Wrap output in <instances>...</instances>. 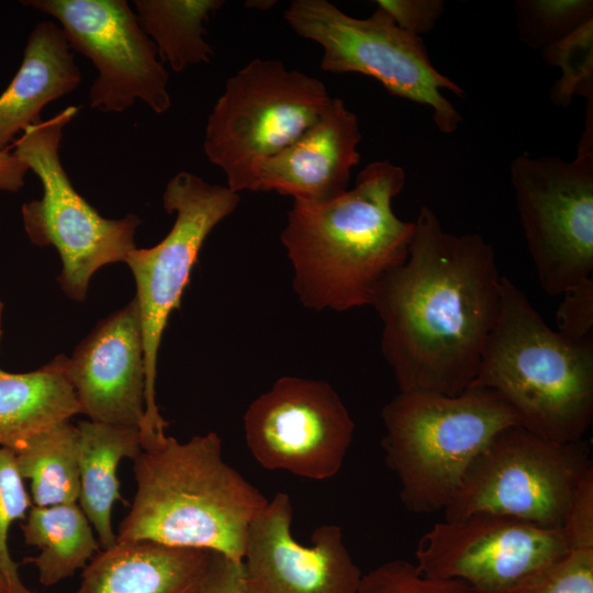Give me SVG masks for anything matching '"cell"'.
Returning a JSON list of instances; mask_svg holds the SVG:
<instances>
[{
	"label": "cell",
	"mask_w": 593,
	"mask_h": 593,
	"mask_svg": "<svg viewBox=\"0 0 593 593\" xmlns=\"http://www.w3.org/2000/svg\"><path fill=\"white\" fill-rule=\"evenodd\" d=\"M403 31L419 36L430 32L445 11L441 0H377Z\"/></svg>",
	"instance_id": "1f68e13d"
},
{
	"label": "cell",
	"mask_w": 593,
	"mask_h": 593,
	"mask_svg": "<svg viewBox=\"0 0 593 593\" xmlns=\"http://www.w3.org/2000/svg\"><path fill=\"white\" fill-rule=\"evenodd\" d=\"M540 51L547 64L562 71L550 92L555 104L568 107L577 94L593 100V20Z\"/></svg>",
	"instance_id": "484cf974"
},
{
	"label": "cell",
	"mask_w": 593,
	"mask_h": 593,
	"mask_svg": "<svg viewBox=\"0 0 593 593\" xmlns=\"http://www.w3.org/2000/svg\"><path fill=\"white\" fill-rule=\"evenodd\" d=\"M405 179L402 167L376 160L333 200L293 201L280 239L302 305L336 312L371 305L381 280L406 260L414 235L415 223L392 210Z\"/></svg>",
	"instance_id": "7a4b0ae2"
},
{
	"label": "cell",
	"mask_w": 593,
	"mask_h": 593,
	"mask_svg": "<svg viewBox=\"0 0 593 593\" xmlns=\"http://www.w3.org/2000/svg\"><path fill=\"white\" fill-rule=\"evenodd\" d=\"M67 107L53 118L25 128L13 153L41 180L43 195L24 203L22 217L30 240L54 246L61 259L58 283L83 301L92 275L102 266L125 261L135 247L141 220L135 214L105 219L80 195L63 167L59 147L64 127L77 114Z\"/></svg>",
	"instance_id": "52a82bcc"
},
{
	"label": "cell",
	"mask_w": 593,
	"mask_h": 593,
	"mask_svg": "<svg viewBox=\"0 0 593 593\" xmlns=\"http://www.w3.org/2000/svg\"><path fill=\"white\" fill-rule=\"evenodd\" d=\"M239 203V193L212 184L189 171H179L167 183L164 209L176 214L166 237L150 248H135L126 257L136 284L145 365L142 446L164 437L168 423L156 404L157 356L169 315L180 306L191 270L213 228Z\"/></svg>",
	"instance_id": "9c48e42d"
},
{
	"label": "cell",
	"mask_w": 593,
	"mask_h": 593,
	"mask_svg": "<svg viewBox=\"0 0 593 593\" xmlns=\"http://www.w3.org/2000/svg\"><path fill=\"white\" fill-rule=\"evenodd\" d=\"M320 79L255 58L231 76L209 114L203 149L234 192H257L265 160L299 138L331 101Z\"/></svg>",
	"instance_id": "8992f818"
},
{
	"label": "cell",
	"mask_w": 593,
	"mask_h": 593,
	"mask_svg": "<svg viewBox=\"0 0 593 593\" xmlns=\"http://www.w3.org/2000/svg\"><path fill=\"white\" fill-rule=\"evenodd\" d=\"M29 167L9 149L0 152V190L15 192L24 184Z\"/></svg>",
	"instance_id": "836d02e7"
},
{
	"label": "cell",
	"mask_w": 593,
	"mask_h": 593,
	"mask_svg": "<svg viewBox=\"0 0 593 593\" xmlns=\"http://www.w3.org/2000/svg\"><path fill=\"white\" fill-rule=\"evenodd\" d=\"M354 430L329 383L292 376L278 379L244 415L246 445L261 467L318 481L338 473Z\"/></svg>",
	"instance_id": "4fadbf2b"
},
{
	"label": "cell",
	"mask_w": 593,
	"mask_h": 593,
	"mask_svg": "<svg viewBox=\"0 0 593 593\" xmlns=\"http://www.w3.org/2000/svg\"><path fill=\"white\" fill-rule=\"evenodd\" d=\"M501 306L471 387L497 392L518 424L549 440H582L593 419V337L552 329L501 276Z\"/></svg>",
	"instance_id": "277c9868"
},
{
	"label": "cell",
	"mask_w": 593,
	"mask_h": 593,
	"mask_svg": "<svg viewBox=\"0 0 593 593\" xmlns=\"http://www.w3.org/2000/svg\"><path fill=\"white\" fill-rule=\"evenodd\" d=\"M569 550L562 528L480 513L436 523L419 538L415 564L425 575L461 580L477 593H511Z\"/></svg>",
	"instance_id": "5bb4252c"
},
{
	"label": "cell",
	"mask_w": 593,
	"mask_h": 593,
	"mask_svg": "<svg viewBox=\"0 0 593 593\" xmlns=\"http://www.w3.org/2000/svg\"><path fill=\"white\" fill-rule=\"evenodd\" d=\"M212 551L149 540L99 550L72 593H199Z\"/></svg>",
	"instance_id": "ac0fdd59"
},
{
	"label": "cell",
	"mask_w": 593,
	"mask_h": 593,
	"mask_svg": "<svg viewBox=\"0 0 593 593\" xmlns=\"http://www.w3.org/2000/svg\"><path fill=\"white\" fill-rule=\"evenodd\" d=\"M68 358L59 355L42 368L10 373L0 369V446L22 443L80 413L67 377Z\"/></svg>",
	"instance_id": "ffe728a7"
},
{
	"label": "cell",
	"mask_w": 593,
	"mask_h": 593,
	"mask_svg": "<svg viewBox=\"0 0 593 593\" xmlns=\"http://www.w3.org/2000/svg\"><path fill=\"white\" fill-rule=\"evenodd\" d=\"M80 81L81 72L61 27L52 21L36 24L21 67L0 94V152L9 149L16 134L43 121L45 105L70 93Z\"/></svg>",
	"instance_id": "d6986e66"
},
{
	"label": "cell",
	"mask_w": 593,
	"mask_h": 593,
	"mask_svg": "<svg viewBox=\"0 0 593 593\" xmlns=\"http://www.w3.org/2000/svg\"><path fill=\"white\" fill-rule=\"evenodd\" d=\"M133 461L136 492L116 542L149 540L243 563L249 527L269 500L223 460L216 433L186 443L165 436Z\"/></svg>",
	"instance_id": "3957f363"
},
{
	"label": "cell",
	"mask_w": 593,
	"mask_h": 593,
	"mask_svg": "<svg viewBox=\"0 0 593 593\" xmlns=\"http://www.w3.org/2000/svg\"><path fill=\"white\" fill-rule=\"evenodd\" d=\"M409 255L379 283L371 305L382 321L381 351L399 391L458 395L477 378L501 306L492 244L444 230L419 208Z\"/></svg>",
	"instance_id": "6da1fadb"
},
{
	"label": "cell",
	"mask_w": 593,
	"mask_h": 593,
	"mask_svg": "<svg viewBox=\"0 0 593 593\" xmlns=\"http://www.w3.org/2000/svg\"><path fill=\"white\" fill-rule=\"evenodd\" d=\"M518 38L542 49L593 20L591 0H519L515 2Z\"/></svg>",
	"instance_id": "d4e9b609"
},
{
	"label": "cell",
	"mask_w": 593,
	"mask_h": 593,
	"mask_svg": "<svg viewBox=\"0 0 593 593\" xmlns=\"http://www.w3.org/2000/svg\"><path fill=\"white\" fill-rule=\"evenodd\" d=\"M80 413L91 422L141 428L145 365L139 310L134 298L101 321L67 360Z\"/></svg>",
	"instance_id": "2e32d148"
},
{
	"label": "cell",
	"mask_w": 593,
	"mask_h": 593,
	"mask_svg": "<svg viewBox=\"0 0 593 593\" xmlns=\"http://www.w3.org/2000/svg\"><path fill=\"white\" fill-rule=\"evenodd\" d=\"M25 545L40 550L26 557L24 563L33 564L38 581L51 586L85 569L100 550L91 524L77 503L52 506H32L21 524Z\"/></svg>",
	"instance_id": "7402d4cb"
},
{
	"label": "cell",
	"mask_w": 593,
	"mask_h": 593,
	"mask_svg": "<svg viewBox=\"0 0 593 593\" xmlns=\"http://www.w3.org/2000/svg\"><path fill=\"white\" fill-rule=\"evenodd\" d=\"M381 418L385 463L399 479L402 504L414 514L444 511L477 455L497 433L519 425L497 392L480 387L452 396L399 391Z\"/></svg>",
	"instance_id": "5b68a950"
},
{
	"label": "cell",
	"mask_w": 593,
	"mask_h": 593,
	"mask_svg": "<svg viewBox=\"0 0 593 593\" xmlns=\"http://www.w3.org/2000/svg\"><path fill=\"white\" fill-rule=\"evenodd\" d=\"M361 132L357 115L332 98L316 121L288 147L262 163L256 191H276L293 201L320 203L346 190L358 165Z\"/></svg>",
	"instance_id": "e0dca14e"
},
{
	"label": "cell",
	"mask_w": 593,
	"mask_h": 593,
	"mask_svg": "<svg viewBox=\"0 0 593 593\" xmlns=\"http://www.w3.org/2000/svg\"><path fill=\"white\" fill-rule=\"evenodd\" d=\"M79 429V506L98 534L101 549L116 544L112 510L120 492L118 467L122 459L135 460L142 452L137 427L82 421Z\"/></svg>",
	"instance_id": "44dd1931"
},
{
	"label": "cell",
	"mask_w": 593,
	"mask_h": 593,
	"mask_svg": "<svg viewBox=\"0 0 593 593\" xmlns=\"http://www.w3.org/2000/svg\"><path fill=\"white\" fill-rule=\"evenodd\" d=\"M290 496L278 492L253 521L243 567L254 593H357L362 573L338 525H321L311 545L294 539Z\"/></svg>",
	"instance_id": "9a60e30c"
},
{
	"label": "cell",
	"mask_w": 593,
	"mask_h": 593,
	"mask_svg": "<svg viewBox=\"0 0 593 593\" xmlns=\"http://www.w3.org/2000/svg\"><path fill=\"white\" fill-rule=\"evenodd\" d=\"M2 310H3V303L0 301V339L2 335V329H1Z\"/></svg>",
	"instance_id": "d590c367"
},
{
	"label": "cell",
	"mask_w": 593,
	"mask_h": 593,
	"mask_svg": "<svg viewBox=\"0 0 593 593\" xmlns=\"http://www.w3.org/2000/svg\"><path fill=\"white\" fill-rule=\"evenodd\" d=\"M7 593H16V592H11V591L8 590ZM21 593H36V592H33V591H31V590L29 589V590H26L25 592H21Z\"/></svg>",
	"instance_id": "8d00e7d4"
},
{
	"label": "cell",
	"mask_w": 593,
	"mask_h": 593,
	"mask_svg": "<svg viewBox=\"0 0 593 593\" xmlns=\"http://www.w3.org/2000/svg\"><path fill=\"white\" fill-rule=\"evenodd\" d=\"M7 592H8V585L4 578L2 577L0 572V593H7Z\"/></svg>",
	"instance_id": "e575fe53"
},
{
	"label": "cell",
	"mask_w": 593,
	"mask_h": 593,
	"mask_svg": "<svg viewBox=\"0 0 593 593\" xmlns=\"http://www.w3.org/2000/svg\"><path fill=\"white\" fill-rule=\"evenodd\" d=\"M199 593H254L247 582L243 563L212 552L211 562Z\"/></svg>",
	"instance_id": "d6a6232c"
},
{
	"label": "cell",
	"mask_w": 593,
	"mask_h": 593,
	"mask_svg": "<svg viewBox=\"0 0 593 593\" xmlns=\"http://www.w3.org/2000/svg\"><path fill=\"white\" fill-rule=\"evenodd\" d=\"M586 115L577 156L521 154L510 166L516 208L541 289L559 295L593 271V125Z\"/></svg>",
	"instance_id": "30bf717a"
},
{
	"label": "cell",
	"mask_w": 593,
	"mask_h": 593,
	"mask_svg": "<svg viewBox=\"0 0 593 593\" xmlns=\"http://www.w3.org/2000/svg\"><path fill=\"white\" fill-rule=\"evenodd\" d=\"M16 466L30 480L34 506L77 503L80 492L79 429L69 421L26 439L15 450Z\"/></svg>",
	"instance_id": "603a6c76"
},
{
	"label": "cell",
	"mask_w": 593,
	"mask_h": 593,
	"mask_svg": "<svg viewBox=\"0 0 593 593\" xmlns=\"http://www.w3.org/2000/svg\"><path fill=\"white\" fill-rule=\"evenodd\" d=\"M224 3L223 0L134 1L138 23L154 42L160 60L177 72L211 60L213 49L204 38V23Z\"/></svg>",
	"instance_id": "cb8c5ba5"
},
{
	"label": "cell",
	"mask_w": 593,
	"mask_h": 593,
	"mask_svg": "<svg viewBox=\"0 0 593 593\" xmlns=\"http://www.w3.org/2000/svg\"><path fill=\"white\" fill-rule=\"evenodd\" d=\"M562 294L556 315L557 331L573 340L593 337V278Z\"/></svg>",
	"instance_id": "f546056e"
},
{
	"label": "cell",
	"mask_w": 593,
	"mask_h": 593,
	"mask_svg": "<svg viewBox=\"0 0 593 593\" xmlns=\"http://www.w3.org/2000/svg\"><path fill=\"white\" fill-rule=\"evenodd\" d=\"M23 481L14 451L0 446V572L7 582L8 590L16 593L29 589L19 575V563L11 558L8 534L15 521L25 518L32 505Z\"/></svg>",
	"instance_id": "4316f807"
},
{
	"label": "cell",
	"mask_w": 593,
	"mask_h": 593,
	"mask_svg": "<svg viewBox=\"0 0 593 593\" xmlns=\"http://www.w3.org/2000/svg\"><path fill=\"white\" fill-rule=\"evenodd\" d=\"M24 5L56 19L71 49L98 70L90 107L122 112L137 99L155 113L171 105L169 74L125 0H29Z\"/></svg>",
	"instance_id": "7c38bea8"
},
{
	"label": "cell",
	"mask_w": 593,
	"mask_h": 593,
	"mask_svg": "<svg viewBox=\"0 0 593 593\" xmlns=\"http://www.w3.org/2000/svg\"><path fill=\"white\" fill-rule=\"evenodd\" d=\"M283 16L294 33L322 47V70L372 77L389 93L429 107L440 132L458 128L462 116L441 90L458 97L465 90L434 67L422 37L400 29L380 8L358 19L327 0H293Z\"/></svg>",
	"instance_id": "ba28073f"
},
{
	"label": "cell",
	"mask_w": 593,
	"mask_h": 593,
	"mask_svg": "<svg viewBox=\"0 0 593 593\" xmlns=\"http://www.w3.org/2000/svg\"><path fill=\"white\" fill-rule=\"evenodd\" d=\"M590 454L584 440L558 443L510 426L472 460L445 521L486 513L561 528L574 489L593 468Z\"/></svg>",
	"instance_id": "8fae6325"
},
{
	"label": "cell",
	"mask_w": 593,
	"mask_h": 593,
	"mask_svg": "<svg viewBox=\"0 0 593 593\" xmlns=\"http://www.w3.org/2000/svg\"><path fill=\"white\" fill-rule=\"evenodd\" d=\"M561 528L570 549L593 548V468L574 489Z\"/></svg>",
	"instance_id": "4dcf8cb0"
},
{
	"label": "cell",
	"mask_w": 593,
	"mask_h": 593,
	"mask_svg": "<svg viewBox=\"0 0 593 593\" xmlns=\"http://www.w3.org/2000/svg\"><path fill=\"white\" fill-rule=\"evenodd\" d=\"M357 593H477L468 583L423 574L415 563L395 559L362 574Z\"/></svg>",
	"instance_id": "83f0119b"
},
{
	"label": "cell",
	"mask_w": 593,
	"mask_h": 593,
	"mask_svg": "<svg viewBox=\"0 0 593 593\" xmlns=\"http://www.w3.org/2000/svg\"><path fill=\"white\" fill-rule=\"evenodd\" d=\"M511 593H593V548H573Z\"/></svg>",
	"instance_id": "f1b7e54d"
}]
</instances>
